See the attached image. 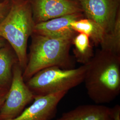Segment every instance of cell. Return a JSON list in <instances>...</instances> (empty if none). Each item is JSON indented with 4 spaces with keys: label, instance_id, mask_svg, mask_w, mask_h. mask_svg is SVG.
Returning <instances> with one entry per match:
<instances>
[{
    "label": "cell",
    "instance_id": "obj_1",
    "mask_svg": "<svg viewBox=\"0 0 120 120\" xmlns=\"http://www.w3.org/2000/svg\"><path fill=\"white\" fill-rule=\"evenodd\" d=\"M86 64L84 82L89 97L96 104L111 102L120 93V55L98 49Z\"/></svg>",
    "mask_w": 120,
    "mask_h": 120
},
{
    "label": "cell",
    "instance_id": "obj_2",
    "mask_svg": "<svg viewBox=\"0 0 120 120\" xmlns=\"http://www.w3.org/2000/svg\"><path fill=\"white\" fill-rule=\"evenodd\" d=\"M77 33L59 37L33 34L28 61L23 77L27 81L39 71L51 67L64 69L75 68V59L70 54L73 39Z\"/></svg>",
    "mask_w": 120,
    "mask_h": 120
},
{
    "label": "cell",
    "instance_id": "obj_3",
    "mask_svg": "<svg viewBox=\"0 0 120 120\" xmlns=\"http://www.w3.org/2000/svg\"><path fill=\"white\" fill-rule=\"evenodd\" d=\"M35 25L30 0H11L9 13L0 23V37L12 48L23 70L28 61V39Z\"/></svg>",
    "mask_w": 120,
    "mask_h": 120
},
{
    "label": "cell",
    "instance_id": "obj_4",
    "mask_svg": "<svg viewBox=\"0 0 120 120\" xmlns=\"http://www.w3.org/2000/svg\"><path fill=\"white\" fill-rule=\"evenodd\" d=\"M86 70V64L69 69L49 67L35 73L26 83L35 96L69 92L84 82Z\"/></svg>",
    "mask_w": 120,
    "mask_h": 120
},
{
    "label": "cell",
    "instance_id": "obj_5",
    "mask_svg": "<svg viewBox=\"0 0 120 120\" xmlns=\"http://www.w3.org/2000/svg\"><path fill=\"white\" fill-rule=\"evenodd\" d=\"M23 72L18 63L14 65L11 83L0 111V120L15 118L34 100L35 96L26 85Z\"/></svg>",
    "mask_w": 120,
    "mask_h": 120
},
{
    "label": "cell",
    "instance_id": "obj_6",
    "mask_svg": "<svg viewBox=\"0 0 120 120\" xmlns=\"http://www.w3.org/2000/svg\"><path fill=\"white\" fill-rule=\"evenodd\" d=\"M76 0L80 5L85 17L98 24L105 34L112 30L120 12V0Z\"/></svg>",
    "mask_w": 120,
    "mask_h": 120
},
{
    "label": "cell",
    "instance_id": "obj_7",
    "mask_svg": "<svg viewBox=\"0 0 120 120\" xmlns=\"http://www.w3.org/2000/svg\"><path fill=\"white\" fill-rule=\"evenodd\" d=\"M35 24L76 13H83L76 0H30Z\"/></svg>",
    "mask_w": 120,
    "mask_h": 120
},
{
    "label": "cell",
    "instance_id": "obj_8",
    "mask_svg": "<svg viewBox=\"0 0 120 120\" xmlns=\"http://www.w3.org/2000/svg\"><path fill=\"white\" fill-rule=\"evenodd\" d=\"M68 91L46 95L35 96L33 103L17 117L8 120H52L56 116L57 106Z\"/></svg>",
    "mask_w": 120,
    "mask_h": 120
},
{
    "label": "cell",
    "instance_id": "obj_9",
    "mask_svg": "<svg viewBox=\"0 0 120 120\" xmlns=\"http://www.w3.org/2000/svg\"><path fill=\"white\" fill-rule=\"evenodd\" d=\"M85 17L83 13H76L56 17L35 25L34 34L50 37H59L74 31L70 26L72 22Z\"/></svg>",
    "mask_w": 120,
    "mask_h": 120
},
{
    "label": "cell",
    "instance_id": "obj_10",
    "mask_svg": "<svg viewBox=\"0 0 120 120\" xmlns=\"http://www.w3.org/2000/svg\"><path fill=\"white\" fill-rule=\"evenodd\" d=\"M56 120H114L111 108L103 105H83L63 113Z\"/></svg>",
    "mask_w": 120,
    "mask_h": 120
},
{
    "label": "cell",
    "instance_id": "obj_11",
    "mask_svg": "<svg viewBox=\"0 0 120 120\" xmlns=\"http://www.w3.org/2000/svg\"><path fill=\"white\" fill-rule=\"evenodd\" d=\"M18 63L17 55L7 43L0 47V89H9L13 77L14 65Z\"/></svg>",
    "mask_w": 120,
    "mask_h": 120
},
{
    "label": "cell",
    "instance_id": "obj_12",
    "mask_svg": "<svg viewBox=\"0 0 120 120\" xmlns=\"http://www.w3.org/2000/svg\"><path fill=\"white\" fill-rule=\"evenodd\" d=\"M70 26L76 32L87 35L96 46L101 45L105 34L104 30L98 24L85 17L73 21Z\"/></svg>",
    "mask_w": 120,
    "mask_h": 120
},
{
    "label": "cell",
    "instance_id": "obj_13",
    "mask_svg": "<svg viewBox=\"0 0 120 120\" xmlns=\"http://www.w3.org/2000/svg\"><path fill=\"white\" fill-rule=\"evenodd\" d=\"M72 45L74 59L78 63L86 64L94 56V45L87 35L77 33L73 39Z\"/></svg>",
    "mask_w": 120,
    "mask_h": 120
},
{
    "label": "cell",
    "instance_id": "obj_14",
    "mask_svg": "<svg viewBox=\"0 0 120 120\" xmlns=\"http://www.w3.org/2000/svg\"><path fill=\"white\" fill-rule=\"evenodd\" d=\"M100 46L102 50L120 55V12L117 15L112 30L105 34Z\"/></svg>",
    "mask_w": 120,
    "mask_h": 120
},
{
    "label": "cell",
    "instance_id": "obj_15",
    "mask_svg": "<svg viewBox=\"0 0 120 120\" xmlns=\"http://www.w3.org/2000/svg\"><path fill=\"white\" fill-rule=\"evenodd\" d=\"M11 6V0H4L0 2V23L8 15Z\"/></svg>",
    "mask_w": 120,
    "mask_h": 120
},
{
    "label": "cell",
    "instance_id": "obj_16",
    "mask_svg": "<svg viewBox=\"0 0 120 120\" xmlns=\"http://www.w3.org/2000/svg\"><path fill=\"white\" fill-rule=\"evenodd\" d=\"M113 120H120V106L116 105L113 107L111 108Z\"/></svg>",
    "mask_w": 120,
    "mask_h": 120
},
{
    "label": "cell",
    "instance_id": "obj_17",
    "mask_svg": "<svg viewBox=\"0 0 120 120\" xmlns=\"http://www.w3.org/2000/svg\"><path fill=\"white\" fill-rule=\"evenodd\" d=\"M8 90L9 89H0V111L4 103Z\"/></svg>",
    "mask_w": 120,
    "mask_h": 120
},
{
    "label": "cell",
    "instance_id": "obj_18",
    "mask_svg": "<svg viewBox=\"0 0 120 120\" xmlns=\"http://www.w3.org/2000/svg\"><path fill=\"white\" fill-rule=\"evenodd\" d=\"M7 43V42L4 40V39L1 37H0V47H2L5 45Z\"/></svg>",
    "mask_w": 120,
    "mask_h": 120
},
{
    "label": "cell",
    "instance_id": "obj_19",
    "mask_svg": "<svg viewBox=\"0 0 120 120\" xmlns=\"http://www.w3.org/2000/svg\"><path fill=\"white\" fill-rule=\"evenodd\" d=\"M4 0H0V2L3 1H4Z\"/></svg>",
    "mask_w": 120,
    "mask_h": 120
},
{
    "label": "cell",
    "instance_id": "obj_20",
    "mask_svg": "<svg viewBox=\"0 0 120 120\" xmlns=\"http://www.w3.org/2000/svg\"></svg>",
    "mask_w": 120,
    "mask_h": 120
}]
</instances>
